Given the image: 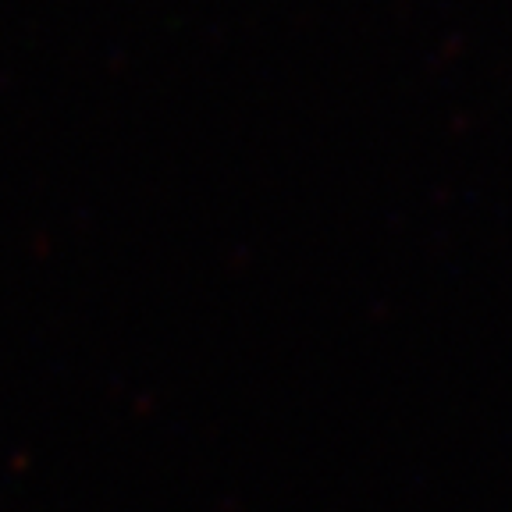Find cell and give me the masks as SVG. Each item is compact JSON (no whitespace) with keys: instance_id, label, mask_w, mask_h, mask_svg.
Returning <instances> with one entry per match:
<instances>
[]
</instances>
